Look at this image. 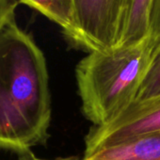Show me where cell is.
Segmentation results:
<instances>
[{
    "mask_svg": "<svg viewBox=\"0 0 160 160\" xmlns=\"http://www.w3.org/2000/svg\"><path fill=\"white\" fill-rule=\"evenodd\" d=\"M50 122L44 55L13 18L0 29V149L20 154L45 144Z\"/></svg>",
    "mask_w": 160,
    "mask_h": 160,
    "instance_id": "1",
    "label": "cell"
},
{
    "mask_svg": "<svg viewBox=\"0 0 160 160\" xmlns=\"http://www.w3.org/2000/svg\"><path fill=\"white\" fill-rule=\"evenodd\" d=\"M155 49L150 38L107 52H92L76 65L83 115L95 126L111 122L135 100Z\"/></svg>",
    "mask_w": 160,
    "mask_h": 160,
    "instance_id": "2",
    "label": "cell"
},
{
    "mask_svg": "<svg viewBox=\"0 0 160 160\" xmlns=\"http://www.w3.org/2000/svg\"><path fill=\"white\" fill-rule=\"evenodd\" d=\"M76 36L72 46L92 52L118 48L132 0H73Z\"/></svg>",
    "mask_w": 160,
    "mask_h": 160,
    "instance_id": "3",
    "label": "cell"
},
{
    "mask_svg": "<svg viewBox=\"0 0 160 160\" xmlns=\"http://www.w3.org/2000/svg\"><path fill=\"white\" fill-rule=\"evenodd\" d=\"M158 131H160V97L141 103L133 102L111 122L91 127L85 138L83 157Z\"/></svg>",
    "mask_w": 160,
    "mask_h": 160,
    "instance_id": "4",
    "label": "cell"
},
{
    "mask_svg": "<svg viewBox=\"0 0 160 160\" xmlns=\"http://www.w3.org/2000/svg\"><path fill=\"white\" fill-rule=\"evenodd\" d=\"M80 160H160V131L101 150Z\"/></svg>",
    "mask_w": 160,
    "mask_h": 160,
    "instance_id": "5",
    "label": "cell"
},
{
    "mask_svg": "<svg viewBox=\"0 0 160 160\" xmlns=\"http://www.w3.org/2000/svg\"><path fill=\"white\" fill-rule=\"evenodd\" d=\"M57 24L69 44L76 36V18L73 0H17Z\"/></svg>",
    "mask_w": 160,
    "mask_h": 160,
    "instance_id": "6",
    "label": "cell"
},
{
    "mask_svg": "<svg viewBox=\"0 0 160 160\" xmlns=\"http://www.w3.org/2000/svg\"><path fill=\"white\" fill-rule=\"evenodd\" d=\"M153 0H132L119 47L137 45L150 37Z\"/></svg>",
    "mask_w": 160,
    "mask_h": 160,
    "instance_id": "7",
    "label": "cell"
},
{
    "mask_svg": "<svg viewBox=\"0 0 160 160\" xmlns=\"http://www.w3.org/2000/svg\"><path fill=\"white\" fill-rule=\"evenodd\" d=\"M160 97V44L154 49L152 61L138 92L136 103Z\"/></svg>",
    "mask_w": 160,
    "mask_h": 160,
    "instance_id": "8",
    "label": "cell"
},
{
    "mask_svg": "<svg viewBox=\"0 0 160 160\" xmlns=\"http://www.w3.org/2000/svg\"><path fill=\"white\" fill-rule=\"evenodd\" d=\"M149 38L154 43L155 47L160 44V0H153Z\"/></svg>",
    "mask_w": 160,
    "mask_h": 160,
    "instance_id": "9",
    "label": "cell"
},
{
    "mask_svg": "<svg viewBox=\"0 0 160 160\" xmlns=\"http://www.w3.org/2000/svg\"><path fill=\"white\" fill-rule=\"evenodd\" d=\"M17 0H0V29L8 22L15 18Z\"/></svg>",
    "mask_w": 160,
    "mask_h": 160,
    "instance_id": "10",
    "label": "cell"
},
{
    "mask_svg": "<svg viewBox=\"0 0 160 160\" xmlns=\"http://www.w3.org/2000/svg\"><path fill=\"white\" fill-rule=\"evenodd\" d=\"M18 160H80L77 157L74 156H70V157H58L55 159H42L37 157L32 152L31 150L26 151L20 154H18Z\"/></svg>",
    "mask_w": 160,
    "mask_h": 160,
    "instance_id": "11",
    "label": "cell"
}]
</instances>
